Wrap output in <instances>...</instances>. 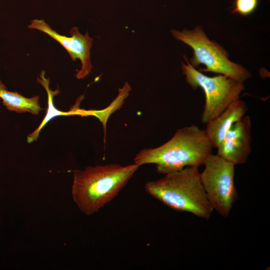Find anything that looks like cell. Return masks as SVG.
<instances>
[{"label":"cell","instance_id":"obj_10","mask_svg":"<svg viewBox=\"0 0 270 270\" xmlns=\"http://www.w3.org/2000/svg\"><path fill=\"white\" fill-rule=\"evenodd\" d=\"M0 98L2 103L9 111L18 113L28 112L38 115L42 110L39 103V96L28 98L16 92L8 91L0 80Z\"/></svg>","mask_w":270,"mask_h":270},{"label":"cell","instance_id":"obj_9","mask_svg":"<svg viewBox=\"0 0 270 270\" xmlns=\"http://www.w3.org/2000/svg\"><path fill=\"white\" fill-rule=\"evenodd\" d=\"M248 110L246 103L239 98L206 124L205 131L213 148H218L232 124L241 120Z\"/></svg>","mask_w":270,"mask_h":270},{"label":"cell","instance_id":"obj_6","mask_svg":"<svg viewBox=\"0 0 270 270\" xmlns=\"http://www.w3.org/2000/svg\"><path fill=\"white\" fill-rule=\"evenodd\" d=\"M204 165L200 178L206 196L214 210L226 218L238 199L234 182L235 165L212 154L208 156Z\"/></svg>","mask_w":270,"mask_h":270},{"label":"cell","instance_id":"obj_5","mask_svg":"<svg viewBox=\"0 0 270 270\" xmlns=\"http://www.w3.org/2000/svg\"><path fill=\"white\" fill-rule=\"evenodd\" d=\"M184 56L187 64L182 62V68L186 82L194 89L201 88L205 94L206 102L200 118L202 122L206 124L240 98L245 88L244 82L222 74L206 76L197 70L186 56Z\"/></svg>","mask_w":270,"mask_h":270},{"label":"cell","instance_id":"obj_7","mask_svg":"<svg viewBox=\"0 0 270 270\" xmlns=\"http://www.w3.org/2000/svg\"><path fill=\"white\" fill-rule=\"evenodd\" d=\"M28 28L42 32L56 40L66 50L73 61L80 60L82 68L76 74L77 78L83 79L91 72L92 66L90 55L93 40L88 32L83 35L79 32L78 27L74 26L70 31L71 36H66L52 29L44 20L38 19L32 20Z\"/></svg>","mask_w":270,"mask_h":270},{"label":"cell","instance_id":"obj_2","mask_svg":"<svg viewBox=\"0 0 270 270\" xmlns=\"http://www.w3.org/2000/svg\"><path fill=\"white\" fill-rule=\"evenodd\" d=\"M139 166L117 164L88 166L74 172L72 194L80 210L86 216L97 212L126 186Z\"/></svg>","mask_w":270,"mask_h":270},{"label":"cell","instance_id":"obj_1","mask_svg":"<svg viewBox=\"0 0 270 270\" xmlns=\"http://www.w3.org/2000/svg\"><path fill=\"white\" fill-rule=\"evenodd\" d=\"M213 148L205 130L192 124L178 129L169 140L160 146L140 150L133 160L139 166L155 164L156 172L166 174L186 166L198 168L212 153Z\"/></svg>","mask_w":270,"mask_h":270},{"label":"cell","instance_id":"obj_11","mask_svg":"<svg viewBox=\"0 0 270 270\" xmlns=\"http://www.w3.org/2000/svg\"><path fill=\"white\" fill-rule=\"evenodd\" d=\"M45 72L42 70L40 74V78H37V80L45 88L48 98V108L46 114L44 116V120L36 130L30 134L28 136L27 142L30 143L36 140L38 138L39 134L44 126L52 118L59 116H69L76 114L75 110L68 112H62L56 108L54 102L53 98L55 96L60 93L58 88L54 91L52 90L50 88V78H46L44 76Z\"/></svg>","mask_w":270,"mask_h":270},{"label":"cell","instance_id":"obj_3","mask_svg":"<svg viewBox=\"0 0 270 270\" xmlns=\"http://www.w3.org/2000/svg\"><path fill=\"white\" fill-rule=\"evenodd\" d=\"M164 175L146 182L144 188L148 194L176 210L210 218L214 208L202 184L198 168L186 166Z\"/></svg>","mask_w":270,"mask_h":270},{"label":"cell","instance_id":"obj_12","mask_svg":"<svg viewBox=\"0 0 270 270\" xmlns=\"http://www.w3.org/2000/svg\"><path fill=\"white\" fill-rule=\"evenodd\" d=\"M258 0H236L234 12L242 16L252 14L256 8Z\"/></svg>","mask_w":270,"mask_h":270},{"label":"cell","instance_id":"obj_8","mask_svg":"<svg viewBox=\"0 0 270 270\" xmlns=\"http://www.w3.org/2000/svg\"><path fill=\"white\" fill-rule=\"evenodd\" d=\"M251 142V120L244 116L228 130L216 148V154L234 165L245 164L252 152Z\"/></svg>","mask_w":270,"mask_h":270},{"label":"cell","instance_id":"obj_4","mask_svg":"<svg viewBox=\"0 0 270 270\" xmlns=\"http://www.w3.org/2000/svg\"><path fill=\"white\" fill-rule=\"evenodd\" d=\"M174 37L190 46L193 56L190 63L195 68L200 64L206 68L202 70L225 75L244 82L250 78V72L241 65L228 59V52L216 42L211 41L204 32L201 26L192 30L178 31L172 30Z\"/></svg>","mask_w":270,"mask_h":270}]
</instances>
